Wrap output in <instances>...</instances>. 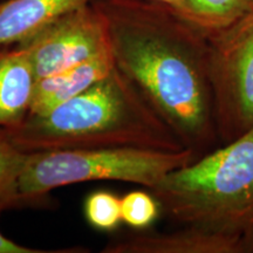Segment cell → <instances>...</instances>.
Here are the masks:
<instances>
[{
  "label": "cell",
  "mask_w": 253,
  "mask_h": 253,
  "mask_svg": "<svg viewBox=\"0 0 253 253\" xmlns=\"http://www.w3.org/2000/svg\"><path fill=\"white\" fill-rule=\"evenodd\" d=\"M194 149L142 148L66 149L30 153L19 179L21 204L41 201L52 190L79 183L116 181L151 189L172 170L197 158Z\"/></svg>",
  "instance_id": "277c9868"
},
{
  "label": "cell",
  "mask_w": 253,
  "mask_h": 253,
  "mask_svg": "<svg viewBox=\"0 0 253 253\" xmlns=\"http://www.w3.org/2000/svg\"><path fill=\"white\" fill-rule=\"evenodd\" d=\"M84 217L97 231L116 230L122 221L121 198L106 190L91 192L84 201Z\"/></svg>",
  "instance_id": "4fadbf2b"
},
{
  "label": "cell",
  "mask_w": 253,
  "mask_h": 253,
  "mask_svg": "<svg viewBox=\"0 0 253 253\" xmlns=\"http://www.w3.org/2000/svg\"><path fill=\"white\" fill-rule=\"evenodd\" d=\"M251 4H252V7H253V0H251Z\"/></svg>",
  "instance_id": "e0dca14e"
},
{
  "label": "cell",
  "mask_w": 253,
  "mask_h": 253,
  "mask_svg": "<svg viewBox=\"0 0 253 253\" xmlns=\"http://www.w3.org/2000/svg\"><path fill=\"white\" fill-rule=\"evenodd\" d=\"M93 5L106 20L114 66L198 154L217 130L208 34L148 0H93Z\"/></svg>",
  "instance_id": "6da1fadb"
},
{
  "label": "cell",
  "mask_w": 253,
  "mask_h": 253,
  "mask_svg": "<svg viewBox=\"0 0 253 253\" xmlns=\"http://www.w3.org/2000/svg\"><path fill=\"white\" fill-rule=\"evenodd\" d=\"M93 0H0V47L18 45Z\"/></svg>",
  "instance_id": "30bf717a"
},
{
  "label": "cell",
  "mask_w": 253,
  "mask_h": 253,
  "mask_svg": "<svg viewBox=\"0 0 253 253\" xmlns=\"http://www.w3.org/2000/svg\"><path fill=\"white\" fill-rule=\"evenodd\" d=\"M28 154L13 143L7 131L0 128V213L23 207L19 195V179Z\"/></svg>",
  "instance_id": "7c38bea8"
},
{
  "label": "cell",
  "mask_w": 253,
  "mask_h": 253,
  "mask_svg": "<svg viewBox=\"0 0 253 253\" xmlns=\"http://www.w3.org/2000/svg\"><path fill=\"white\" fill-rule=\"evenodd\" d=\"M208 37L214 122L230 142L253 126V11Z\"/></svg>",
  "instance_id": "5b68a950"
},
{
  "label": "cell",
  "mask_w": 253,
  "mask_h": 253,
  "mask_svg": "<svg viewBox=\"0 0 253 253\" xmlns=\"http://www.w3.org/2000/svg\"><path fill=\"white\" fill-rule=\"evenodd\" d=\"M38 80L31 56L23 46L0 47V128H15L26 120Z\"/></svg>",
  "instance_id": "ba28073f"
},
{
  "label": "cell",
  "mask_w": 253,
  "mask_h": 253,
  "mask_svg": "<svg viewBox=\"0 0 253 253\" xmlns=\"http://www.w3.org/2000/svg\"><path fill=\"white\" fill-rule=\"evenodd\" d=\"M251 251L240 233L185 226L170 233H142L114 240L102 253H240Z\"/></svg>",
  "instance_id": "52a82bcc"
},
{
  "label": "cell",
  "mask_w": 253,
  "mask_h": 253,
  "mask_svg": "<svg viewBox=\"0 0 253 253\" xmlns=\"http://www.w3.org/2000/svg\"><path fill=\"white\" fill-rule=\"evenodd\" d=\"M148 1L155 2L161 6H164L170 11H172L173 13L183 18L185 20L186 18V6H185V0H148Z\"/></svg>",
  "instance_id": "2e32d148"
},
{
  "label": "cell",
  "mask_w": 253,
  "mask_h": 253,
  "mask_svg": "<svg viewBox=\"0 0 253 253\" xmlns=\"http://www.w3.org/2000/svg\"><path fill=\"white\" fill-rule=\"evenodd\" d=\"M113 68L114 61L108 50L74 67L39 79L30 115H43L79 96L106 78Z\"/></svg>",
  "instance_id": "9c48e42d"
},
{
  "label": "cell",
  "mask_w": 253,
  "mask_h": 253,
  "mask_svg": "<svg viewBox=\"0 0 253 253\" xmlns=\"http://www.w3.org/2000/svg\"><path fill=\"white\" fill-rule=\"evenodd\" d=\"M185 20L207 34L236 24L253 11L251 0H185Z\"/></svg>",
  "instance_id": "8fae6325"
},
{
  "label": "cell",
  "mask_w": 253,
  "mask_h": 253,
  "mask_svg": "<svg viewBox=\"0 0 253 253\" xmlns=\"http://www.w3.org/2000/svg\"><path fill=\"white\" fill-rule=\"evenodd\" d=\"M24 153L66 149H186L141 90L114 66L89 89L43 115L5 129Z\"/></svg>",
  "instance_id": "7a4b0ae2"
},
{
  "label": "cell",
  "mask_w": 253,
  "mask_h": 253,
  "mask_svg": "<svg viewBox=\"0 0 253 253\" xmlns=\"http://www.w3.org/2000/svg\"><path fill=\"white\" fill-rule=\"evenodd\" d=\"M122 221L131 229L144 231L158 219L162 208L153 192L131 191L121 198Z\"/></svg>",
  "instance_id": "5bb4252c"
},
{
  "label": "cell",
  "mask_w": 253,
  "mask_h": 253,
  "mask_svg": "<svg viewBox=\"0 0 253 253\" xmlns=\"http://www.w3.org/2000/svg\"><path fill=\"white\" fill-rule=\"evenodd\" d=\"M48 252H61V251H46V250H38L33 248H28L18 244L13 240L8 239L0 232V253H48ZM63 253V252H61Z\"/></svg>",
  "instance_id": "9a60e30c"
},
{
  "label": "cell",
  "mask_w": 253,
  "mask_h": 253,
  "mask_svg": "<svg viewBox=\"0 0 253 253\" xmlns=\"http://www.w3.org/2000/svg\"><path fill=\"white\" fill-rule=\"evenodd\" d=\"M149 190L177 223L240 233L253 251V126Z\"/></svg>",
  "instance_id": "3957f363"
},
{
  "label": "cell",
  "mask_w": 253,
  "mask_h": 253,
  "mask_svg": "<svg viewBox=\"0 0 253 253\" xmlns=\"http://www.w3.org/2000/svg\"><path fill=\"white\" fill-rule=\"evenodd\" d=\"M18 45L30 54L38 79L50 77L109 50L106 20L93 1L62 14Z\"/></svg>",
  "instance_id": "8992f818"
}]
</instances>
